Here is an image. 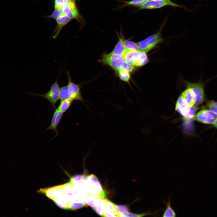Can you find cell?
Returning <instances> with one entry per match:
<instances>
[{
    "mask_svg": "<svg viewBox=\"0 0 217 217\" xmlns=\"http://www.w3.org/2000/svg\"><path fill=\"white\" fill-rule=\"evenodd\" d=\"M63 114V113L58 107L56 108L55 109L52 117L50 124L47 127L46 130V131L49 130L54 131L55 134V135L54 137L58 136L57 128L62 118Z\"/></svg>",
    "mask_w": 217,
    "mask_h": 217,
    "instance_id": "10",
    "label": "cell"
},
{
    "mask_svg": "<svg viewBox=\"0 0 217 217\" xmlns=\"http://www.w3.org/2000/svg\"><path fill=\"white\" fill-rule=\"evenodd\" d=\"M71 20L70 18L64 14L60 16L56 20L57 25L52 34L53 39H55L58 37L63 27Z\"/></svg>",
    "mask_w": 217,
    "mask_h": 217,
    "instance_id": "11",
    "label": "cell"
},
{
    "mask_svg": "<svg viewBox=\"0 0 217 217\" xmlns=\"http://www.w3.org/2000/svg\"><path fill=\"white\" fill-rule=\"evenodd\" d=\"M148 0H131L130 1H121L123 4L120 7L123 8L127 6H133L137 8L140 6Z\"/></svg>",
    "mask_w": 217,
    "mask_h": 217,
    "instance_id": "16",
    "label": "cell"
},
{
    "mask_svg": "<svg viewBox=\"0 0 217 217\" xmlns=\"http://www.w3.org/2000/svg\"><path fill=\"white\" fill-rule=\"evenodd\" d=\"M91 207L98 215L104 217V212L106 210V209L103 199L96 197Z\"/></svg>",
    "mask_w": 217,
    "mask_h": 217,
    "instance_id": "14",
    "label": "cell"
},
{
    "mask_svg": "<svg viewBox=\"0 0 217 217\" xmlns=\"http://www.w3.org/2000/svg\"><path fill=\"white\" fill-rule=\"evenodd\" d=\"M64 14L62 9H55L52 14L46 17L51 18L56 20L59 17Z\"/></svg>",
    "mask_w": 217,
    "mask_h": 217,
    "instance_id": "25",
    "label": "cell"
},
{
    "mask_svg": "<svg viewBox=\"0 0 217 217\" xmlns=\"http://www.w3.org/2000/svg\"><path fill=\"white\" fill-rule=\"evenodd\" d=\"M180 96L186 104L188 106L192 107L195 105V96L190 88H187L181 93Z\"/></svg>",
    "mask_w": 217,
    "mask_h": 217,
    "instance_id": "13",
    "label": "cell"
},
{
    "mask_svg": "<svg viewBox=\"0 0 217 217\" xmlns=\"http://www.w3.org/2000/svg\"><path fill=\"white\" fill-rule=\"evenodd\" d=\"M115 206L116 210L119 213L124 211L129 212V211L128 207L125 205H118L115 204Z\"/></svg>",
    "mask_w": 217,
    "mask_h": 217,
    "instance_id": "27",
    "label": "cell"
},
{
    "mask_svg": "<svg viewBox=\"0 0 217 217\" xmlns=\"http://www.w3.org/2000/svg\"><path fill=\"white\" fill-rule=\"evenodd\" d=\"M187 88L192 89L196 98L195 105H198L202 104L204 100V84L200 82L196 83L187 82Z\"/></svg>",
    "mask_w": 217,
    "mask_h": 217,
    "instance_id": "9",
    "label": "cell"
},
{
    "mask_svg": "<svg viewBox=\"0 0 217 217\" xmlns=\"http://www.w3.org/2000/svg\"><path fill=\"white\" fill-rule=\"evenodd\" d=\"M166 208L163 215L164 217H173L176 216V214L174 209L171 206V198H170L168 201L164 202Z\"/></svg>",
    "mask_w": 217,
    "mask_h": 217,
    "instance_id": "17",
    "label": "cell"
},
{
    "mask_svg": "<svg viewBox=\"0 0 217 217\" xmlns=\"http://www.w3.org/2000/svg\"><path fill=\"white\" fill-rule=\"evenodd\" d=\"M153 0L164 1V2H166L168 3L169 4L171 5V6H172V7H178V8H183L186 10H187L190 11V10H188L187 8H186L184 6L176 4V3L172 2L171 1V0Z\"/></svg>",
    "mask_w": 217,
    "mask_h": 217,
    "instance_id": "28",
    "label": "cell"
},
{
    "mask_svg": "<svg viewBox=\"0 0 217 217\" xmlns=\"http://www.w3.org/2000/svg\"><path fill=\"white\" fill-rule=\"evenodd\" d=\"M85 177V175L83 174L75 175L71 177L69 182H71L74 181L83 180Z\"/></svg>",
    "mask_w": 217,
    "mask_h": 217,
    "instance_id": "29",
    "label": "cell"
},
{
    "mask_svg": "<svg viewBox=\"0 0 217 217\" xmlns=\"http://www.w3.org/2000/svg\"><path fill=\"white\" fill-rule=\"evenodd\" d=\"M213 125L214 127L217 128V118L214 119Z\"/></svg>",
    "mask_w": 217,
    "mask_h": 217,
    "instance_id": "32",
    "label": "cell"
},
{
    "mask_svg": "<svg viewBox=\"0 0 217 217\" xmlns=\"http://www.w3.org/2000/svg\"><path fill=\"white\" fill-rule=\"evenodd\" d=\"M103 200L107 211L112 213H119L116 210L115 206V204L107 198H105Z\"/></svg>",
    "mask_w": 217,
    "mask_h": 217,
    "instance_id": "23",
    "label": "cell"
},
{
    "mask_svg": "<svg viewBox=\"0 0 217 217\" xmlns=\"http://www.w3.org/2000/svg\"><path fill=\"white\" fill-rule=\"evenodd\" d=\"M150 213L149 211L140 214H136L128 212L126 217H142L146 216H149Z\"/></svg>",
    "mask_w": 217,
    "mask_h": 217,
    "instance_id": "26",
    "label": "cell"
},
{
    "mask_svg": "<svg viewBox=\"0 0 217 217\" xmlns=\"http://www.w3.org/2000/svg\"><path fill=\"white\" fill-rule=\"evenodd\" d=\"M203 115L205 117L215 119L217 118V113L209 110H201Z\"/></svg>",
    "mask_w": 217,
    "mask_h": 217,
    "instance_id": "24",
    "label": "cell"
},
{
    "mask_svg": "<svg viewBox=\"0 0 217 217\" xmlns=\"http://www.w3.org/2000/svg\"><path fill=\"white\" fill-rule=\"evenodd\" d=\"M121 36H119L117 34L119 38V40L112 52L117 55L123 56L127 50V49L124 43V39H123L121 33Z\"/></svg>",
    "mask_w": 217,
    "mask_h": 217,
    "instance_id": "15",
    "label": "cell"
},
{
    "mask_svg": "<svg viewBox=\"0 0 217 217\" xmlns=\"http://www.w3.org/2000/svg\"><path fill=\"white\" fill-rule=\"evenodd\" d=\"M101 61L116 71L124 69L131 72L134 68V67L128 64L125 61L123 56L117 55L112 52L104 55Z\"/></svg>",
    "mask_w": 217,
    "mask_h": 217,
    "instance_id": "3",
    "label": "cell"
},
{
    "mask_svg": "<svg viewBox=\"0 0 217 217\" xmlns=\"http://www.w3.org/2000/svg\"><path fill=\"white\" fill-rule=\"evenodd\" d=\"M60 89L58 81L57 80L52 84L47 93L43 94L30 93L32 95L41 96L45 98L50 103L55 110L56 108L57 102L59 99Z\"/></svg>",
    "mask_w": 217,
    "mask_h": 217,
    "instance_id": "8",
    "label": "cell"
},
{
    "mask_svg": "<svg viewBox=\"0 0 217 217\" xmlns=\"http://www.w3.org/2000/svg\"><path fill=\"white\" fill-rule=\"evenodd\" d=\"M65 71L68 77V83L67 85L60 88L59 99L61 100L68 99L83 102L84 100L81 94L79 85L72 81L69 72L67 70Z\"/></svg>",
    "mask_w": 217,
    "mask_h": 217,
    "instance_id": "1",
    "label": "cell"
},
{
    "mask_svg": "<svg viewBox=\"0 0 217 217\" xmlns=\"http://www.w3.org/2000/svg\"><path fill=\"white\" fill-rule=\"evenodd\" d=\"M61 100L58 108L64 113L69 108L74 101L68 99Z\"/></svg>",
    "mask_w": 217,
    "mask_h": 217,
    "instance_id": "18",
    "label": "cell"
},
{
    "mask_svg": "<svg viewBox=\"0 0 217 217\" xmlns=\"http://www.w3.org/2000/svg\"><path fill=\"white\" fill-rule=\"evenodd\" d=\"M85 202H70L68 206L67 210H75L86 206Z\"/></svg>",
    "mask_w": 217,
    "mask_h": 217,
    "instance_id": "21",
    "label": "cell"
},
{
    "mask_svg": "<svg viewBox=\"0 0 217 217\" xmlns=\"http://www.w3.org/2000/svg\"><path fill=\"white\" fill-rule=\"evenodd\" d=\"M209 109L217 113V107L212 105L209 103L208 105Z\"/></svg>",
    "mask_w": 217,
    "mask_h": 217,
    "instance_id": "31",
    "label": "cell"
},
{
    "mask_svg": "<svg viewBox=\"0 0 217 217\" xmlns=\"http://www.w3.org/2000/svg\"><path fill=\"white\" fill-rule=\"evenodd\" d=\"M64 0H55L54 7L55 9H61Z\"/></svg>",
    "mask_w": 217,
    "mask_h": 217,
    "instance_id": "30",
    "label": "cell"
},
{
    "mask_svg": "<svg viewBox=\"0 0 217 217\" xmlns=\"http://www.w3.org/2000/svg\"><path fill=\"white\" fill-rule=\"evenodd\" d=\"M83 180L87 196H92L104 199L106 193L98 178L93 174L87 175Z\"/></svg>",
    "mask_w": 217,
    "mask_h": 217,
    "instance_id": "2",
    "label": "cell"
},
{
    "mask_svg": "<svg viewBox=\"0 0 217 217\" xmlns=\"http://www.w3.org/2000/svg\"><path fill=\"white\" fill-rule=\"evenodd\" d=\"M166 6L171 5L168 3L164 1L148 0L138 8V10H153L160 8Z\"/></svg>",
    "mask_w": 217,
    "mask_h": 217,
    "instance_id": "12",
    "label": "cell"
},
{
    "mask_svg": "<svg viewBox=\"0 0 217 217\" xmlns=\"http://www.w3.org/2000/svg\"><path fill=\"white\" fill-rule=\"evenodd\" d=\"M124 43L125 47L127 49L133 51L140 50L137 43L129 40H124Z\"/></svg>",
    "mask_w": 217,
    "mask_h": 217,
    "instance_id": "22",
    "label": "cell"
},
{
    "mask_svg": "<svg viewBox=\"0 0 217 217\" xmlns=\"http://www.w3.org/2000/svg\"><path fill=\"white\" fill-rule=\"evenodd\" d=\"M165 23V21L163 22L157 32L137 43L141 51L147 52L163 41L161 32Z\"/></svg>",
    "mask_w": 217,
    "mask_h": 217,
    "instance_id": "5",
    "label": "cell"
},
{
    "mask_svg": "<svg viewBox=\"0 0 217 217\" xmlns=\"http://www.w3.org/2000/svg\"><path fill=\"white\" fill-rule=\"evenodd\" d=\"M209 104L217 107V102H210Z\"/></svg>",
    "mask_w": 217,
    "mask_h": 217,
    "instance_id": "33",
    "label": "cell"
},
{
    "mask_svg": "<svg viewBox=\"0 0 217 217\" xmlns=\"http://www.w3.org/2000/svg\"><path fill=\"white\" fill-rule=\"evenodd\" d=\"M120 79L126 82L129 81L130 78V72L127 70L121 69L116 70Z\"/></svg>",
    "mask_w": 217,
    "mask_h": 217,
    "instance_id": "20",
    "label": "cell"
},
{
    "mask_svg": "<svg viewBox=\"0 0 217 217\" xmlns=\"http://www.w3.org/2000/svg\"><path fill=\"white\" fill-rule=\"evenodd\" d=\"M123 57L127 64L134 67L143 66L148 61L146 52L141 50L133 51L127 49Z\"/></svg>",
    "mask_w": 217,
    "mask_h": 217,
    "instance_id": "4",
    "label": "cell"
},
{
    "mask_svg": "<svg viewBox=\"0 0 217 217\" xmlns=\"http://www.w3.org/2000/svg\"><path fill=\"white\" fill-rule=\"evenodd\" d=\"M196 118L198 121L203 123L208 124H213L214 119L204 117L201 110L199 111L196 115Z\"/></svg>",
    "mask_w": 217,
    "mask_h": 217,
    "instance_id": "19",
    "label": "cell"
},
{
    "mask_svg": "<svg viewBox=\"0 0 217 217\" xmlns=\"http://www.w3.org/2000/svg\"><path fill=\"white\" fill-rule=\"evenodd\" d=\"M175 108L184 118L189 120L194 117L197 108V105L192 107L187 105L180 96L176 102Z\"/></svg>",
    "mask_w": 217,
    "mask_h": 217,
    "instance_id": "7",
    "label": "cell"
},
{
    "mask_svg": "<svg viewBox=\"0 0 217 217\" xmlns=\"http://www.w3.org/2000/svg\"><path fill=\"white\" fill-rule=\"evenodd\" d=\"M76 0H64L62 10L64 14L71 19L76 20L82 26L85 24L76 5Z\"/></svg>",
    "mask_w": 217,
    "mask_h": 217,
    "instance_id": "6",
    "label": "cell"
}]
</instances>
